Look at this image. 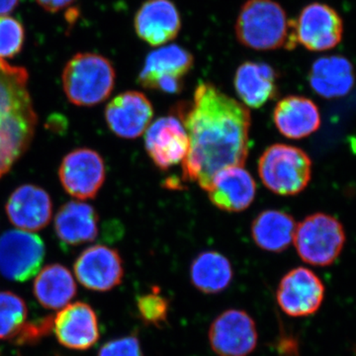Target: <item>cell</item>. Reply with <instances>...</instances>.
I'll return each mask as SVG.
<instances>
[{
    "instance_id": "28",
    "label": "cell",
    "mask_w": 356,
    "mask_h": 356,
    "mask_svg": "<svg viewBox=\"0 0 356 356\" xmlns=\"http://www.w3.org/2000/svg\"><path fill=\"white\" fill-rule=\"evenodd\" d=\"M137 308L145 324L161 327L168 322L170 302L161 295L159 288H153L151 292L138 297Z\"/></svg>"
},
{
    "instance_id": "22",
    "label": "cell",
    "mask_w": 356,
    "mask_h": 356,
    "mask_svg": "<svg viewBox=\"0 0 356 356\" xmlns=\"http://www.w3.org/2000/svg\"><path fill=\"white\" fill-rule=\"evenodd\" d=\"M309 83L312 89L322 97L327 99L343 97L355 86V67L343 56L322 57L312 65Z\"/></svg>"
},
{
    "instance_id": "24",
    "label": "cell",
    "mask_w": 356,
    "mask_h": 356,
    "mask_svg": "<svg viewBox=\"0 0 356 356\" xmlns=\"http://www.w3.org/2000/svg\"><path fill=\"white\" fill-rule=\"evenodd\" d=\"M296 227L294 218L287 213L280 210L264 211L252 222V240L266 252H282L293 243Z\"/></svg>"
},
{
    "instance_id": "21",
    "label": "cell",
    "mask_w": 356,
    "mask_h": 356,
    "mask_svg": "<svg viewBox=\"0 0 356 356\" xmlns=\"http://www.w3.org/2000/svg\"><path fill=\"white\" fill-rule=\"evenodd\" d=\"M236 95L250 108H261L277 95V72L264 63L245 62L235 74Z\"/></svg>"
},
{
    "instance_id": "4",
    "label": "cell",
    "mask_w": 356,
    "mask_h": 356,
    "mask_svg": "<svg viewBox=\"0 0 356 356\" xmlns=\"http://www.w3.org/2000/svg\"><path fill=\"white\" fill-rule=\"evenodd\" d=\"M62 79L65 95L72 104L90 107L109 97L116 74L108 58L95 53H79L65 65Z\"/></svg>"
},
{
    "instance_id": "25",
    "label": "cell",
    "mask_w": 356,
    "mask_h": 356,
    "mask_svg": "<svg viewBox=\"0 0 356 356\" xmlns=\"http://www.w3.org/2000/svg\"><path fill=\"white\" fill-rule=\"evenodd\" d=\"M33 291L44 308L60 310L69 305L76 296V284L67 267L53 264L40 271L34 281Z\"/></svg>"
},
{
    "instance_id": "26",
    "label": "cell",
    "mask_w": 356,
    "mask_h": 356,
    "mask_svg": "<svg viewBox=\"0 0 356 356\" xmlns=\"http://www.w3.org/2000/svg\"><path fill=\"white\" fill-rule=\"evenodd\" d=\"M234 278L233 266L225 255L214 250L201 252L192 261L191 280L204 294H219L229 286Z\"/></svg>"
},
{
    "instance_id": "17",
    "label": "cell",
    "mask_w": 356,
    "mask_h": 356,
    "mask_svg": "<svg viewBox=\"0 0 356 356\" xmlns=\"http://www.w3.org/2000/svg\"><path fill=\"white\" fill-rule=\"evenodd\" d=\"M208 195L213 205L226 212H242L254 202L257 184L243 165L224 168L213 177Z\"/></svg>"
},
{
    "instance_id": "14",
    "label": "cell",
    "mask_w": 356,
    "mask_h": 356,
    "mask_svg": "<svg viewBox=\"0 0 356 356\" xmlns=\"http://www.w3.org/2000/svg\"><path fill=\"white\" fill-rule=\"evenodd\" d=\"M74 273L83 287L92 291H110L123 280V261L114 248L103 245H91L77 257Z\"/></svg>"
},
{
    "instance_id": "33",
    "label": "cell",
    "mask_w": 356,
    "mask_h": 356,
    "mask_svg": "<svg viewBox=\"0 0 356 356\" xmlns=\"http://www.w3.org/2000/svg\"><path fill=\"white\" fill-rule=\"evenodd\" d=\"M355 356H356V350H355Z\"/></svg>"
},
{
    "instance_id": "31",
    "label": "cell",
    "mask_w": 356,
    "mask_h": 356,
    "mask_svg": "<svg viewBox=\"0 0 356 356\" xmlns=\"http://www.w3.org/2000/svg\"><path fill=\"white\" fill-rule=\"evenodd\" d=\"M36 1L44 10L55 13L70 6L74 0H36Z\"/></svg>"
},
{
    "instance_id": "15",
    "label": "cell",
    "mask_w": 356,
    "mask_h": 356,
    "mask_svg": "<svg viewBox=\"0 0 356 356\" xmlns=\"http://www.w3.org/2000/svg\"><path fill=\"white\" fill-rule=\"evenodd\" d=\"M153 117L152 102L140 91L121 93L105 108V119L110 130L123 139H136L142 136Z\"/></svg>"
},
{
    "instance_id": "32",
    "label": "cell",
    "mask_w": 356,
    "mask_h": 356,
    "mask_svg": "<svg viewBox=\"0 0 356 356\" xmlns=\"http://www.w3.org/2000/svg\"><path fill=\"white\" fill-rule=\"evenodd\" d=\"M19 4V0H0V16L10 13Z\"/></svg>"
},
{
    "instance_id": "3",
    "label": "cell",
    "mask_w": 356,
    "mask_h": 356,
    "mask_svg": "<svg viewBox=\"0 0 356 356\" xmlns=\"http://www.w3.org/2000/svg\"><path fill=\"white\" fill-rule=\"evenodd\" d=\"M238 42L257 51L293 49L297 41L294 21L273 0H248L241 8L236 23Z\"/></svg>"
},
{
    "instance_id": "23",
    "label": "cell",
    "mask_w": 356,
    "mask_h": 356,
    "mask_svg": "<svg viewBox=\"0 0 356 356\" xmlns=\"http://www.w3.org/2000/svg\"><path fill=\"white\" fill-rule=\"evenodd\" d=\"M97 212L89 204L70 201L58 209L55 218V232L63 243L79 245L97 238Z\"/></svg>"
},
{
    "instance_id": "7",
    "label": "cell",
    "mask_w": 356,
    "mask_h": 356,
    "mask_svg": "<svg viewBox=\"0 0 356 356\" xmlns=\"http://www.w3.org/2000/svg\"><path fill=\"white\" fill-rule=\"evenodd\" d=\"M193 65V56L186 49L177 44L163 47L147 55L138 83L144 88L177 95L184 89V76Z\"/></svg>"
},
{
    "instance_id": "10",
    "label": "cell",
    "mask_w": 356,
    "mask_h": 356,
    "mask_svg": "<svg viewBox=\"0 0 356 356\" xmlns=\"http://www.w3.org/2000/svg\"><path fill=\"white\" fill-rule=\"evenodd\" d=\"M324 298V283L306 267L288 271L276 291L278 306L283 313L293 318L314 315L322 306Z\"/></svg>"
},
{
    "instance_id": "30",
    "label": "cell",
    "mask_w": 356,
    "mask_h": 356,
    "mask_svg": "<svg viewBox=\"0 0 356 356\" xmlns=\"http://www.w3.org/2000/svg\"><path fill=\"white\" fill-rule=\"evenodd\" d=\"M97 356H144L140 339L131 336L119 337L103 344Z\"/></svg>"
},
{
    "instance_id": "11",
    "label": "cell",
    "mask_w": 356,
    "mask_h": 356,
    "mask_svg": "<svg viewBox=\"0 0 356 356\" xmlns=\"http://www.w3.org/2000/svg\"><path fill=\"white\" fill-rule=\"evenodd\" d=\"M58 177L65 191L72 197L79 200L95 198L104 184V161L93 149H74L63 159Z\"/></svg>"
},
{
    "instance_id": "19",
    "label": "cell",
    "mask_w": 356,
    "mask_h": 356,
    "mask_svg": "<svg viewBox=\"0 0 356 356\" xmlns=\"http://www.w3.org/2000/svg\"><path fill=\"white\" fill-rule=\"evenodd\" d=\"M180 28V14L170 0H147L136 13V33L153 47L177 38Z\"/></svg>"
},
{
    "instance_id": "12",
    "label": "cell",
    "mask_w": 356,
    "mask_h": 356,
    "mask_svg": "<svg viewBox=\"0 0 356 356\" xmlns=\"http://www.w3.org/2000/svg\"><path fill=\"white\" fill-rule=\"evenodd\" d=\"M294 32L297 44L307 50H331L343 39V21L331 6L315 2L307 6L294 21Z\"/></svg>"
},
{
    "instance_id": "9",
    "label": "cell",
    "mask_w": 356,
    "mask_h": 356,
    "mask_svg": "<svg viewBox=\"0 0 356 356\" xmlns=\"http://www.w3.org/2000/svg\"><path fill=\"white\" fill-rule=\"evenodd\" d=\"M208 339L218 356H248L257 348L259 334L250 314L240 309H229L213 321Z\"/></svg>"
},
{
    "instance_id": "2",
    "label": "cell",
    "mask_w": 356,
    "mask_h": 356,
    "mask_svg": "<svg viewBox=\"0 0 356 356\" xmlns=\"http://www.w3.org/2000/svg\"><path fill=\"white\" fill-rule=\"evenodd\" d=\"M28 81L27 70L0 58V178L27 152L36 132Z\"/></svg>"
},
{
    "instance_id": "18",
    "label": "cell",
    "mask_w": 356,
    "mask_h": 356,
    "mask_svg": "<svg viewBox=\"0 0 356 356\" xmlns=\"http://www.w3.org/2000/svg\"><path fill=\"white\" fill-rule=\"evenodd\" d=\"M6 210L7 217L16 228L32 233L43 229L50 222L53 202L41 187L24 184L11 194Z\"/></svg>"
},
{
    "instance_id": "1",
    "label": "cell",
    "mask_w": 356,
    "mask_h": 356,
    "mask_svg": "<svg viewBox=\"0 0 356 356\" xmlns=\"http://www.w3.org/2000/svg\"><path fill=\"white\" fill-rule=\"evenodd\" d=\"M178 114L189 138L188 154L182 163L185 180L196 182L207 191L220 170L243 165L252 118L243 103L214 84L201 83L191 105L181 107Z\"/></svg>"
},
{
    "instance_id": "13",
    "label": "cell",
    "mask_w": 356,
    "mask_h": 356,
    "mask_svg": "<svg viewBox=\"0 0 356 356\" xmlns=\"http://www.w3.org/2000/svg\"><path fill=\"white\" fill-rule=\"evenodd\" d=\"M145 147L154 165L163 170H170L186 159L188 134L177 117H161L145 132Z\"/></svg>"
},
{
    "instance_id": "8",
    "label": "cell",
    "mask_w": 356,
    "mask_h": 356,
    "mask_svg": "<svg viewBox=\"0 0 356 356\" xmlns=\"http://www.w3.org/2000/svg\"><path fill=\"white\" fill-rule=\"evenodd\" d=\"M44 254L39 236L20 229L7 231L0 236V273L17 282L29 280L41 269Z\"/></svg>"
},
{
    "instance_id": "27",
    "label": "cell",
    "mask_w": 356,
    "mask_h": 356,
    "mask_svg": "<svg viewBox=\"0 0 356 356\" xmlns=\"http://www.w3.org/2000/svg\"><path fill=\"white\" fill-rule=\"evenodd\" d=\"M27 316L24 300L13 292H0V339L15 341L27 324Z\"/></svg>"
},
{
    "instance_id": "20",
    "label": "cell",
    "mask_w": 356,
    "mask_h": 356,
    "mask_svg": "<svg viewBox=\"0 0 356 356\" xmlns=\"http://www.w3.org/2000/svg\"><path fill=\"white\" fill-rule=\"evenodd\" d=\"M273 120L284 137L300 140L317 132L321 114L317 105L309 98L290 95L276 104Z\"/></svg>"
},
{
    "instance_id": "5",
    "label": "cell",
    "mask_w": 356,
    "mask_h": 356,
    "mask_svg": "<svg viewBox=\"0 0 356 356\" xmlns=\"http://www.w3.org/2000/svg\"><path fill=\"white\" fill-rule=\"evenodd\" d=\"M259 175L266 188L283 196L296 195L308 186L312 161L299 147L275 144L259 161Z\"/></svg>"
},
{
    "instance_id": "29",
    "label": "cell",
    "mask_w": 356,
    "mask_h": 356,
    "mask_svg": "<svg viewBox=\"0 0 356 356\" xmlns=\"http://www.w3.org/2000/svg\"><path fill=\"white\" fill-rule=\"evenodd\" d=\"M25 30L19 21L10 16H0V58L15 57L22 50Z\"/></svg>"
},
{
    "instance_id": "16",
    "label": "cell",
    "mask_w": 356,
    "mask_h": 356,
    "mask_svg": "<svg viewBox=\"0 0 356 356\" xmlns=\"http://www.w3.org/2000/svg\"><path fill=\"white\" fill-rule=\"evenodd\" d=\"M53 330L58 343L70 350H86L99 339L97 316L83 302L70 304L54 318Z\"/></svg>"
},
{
    "instance_id": "6",
    "label": "cell",
    "mask_w": 356,
    "mask_h": 356,
    "mask_svg": "<svg viewBox=\"0 0 356 356\" xmlns=\"http://www.w3.org/2000/svg\"><path fill=\"white\" fill-rule=\"evenodd\" d=\"M293 242L302 261L311 266H327L341 254L346 233L336 218L316 213L297 225Z\"/></svg>"
}]
</instances>
